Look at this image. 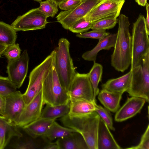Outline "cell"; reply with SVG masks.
<instances>
[{"label": "cell", "instance_id": "cell-1", "mask_svg": "<svg viewBox=\"0 0 149 149\" xmlns=\"http://www.w3.org/2000/svg\"><path fill=\"white\" fill-rule=\"evenodd\" d=\"M118 19V28L113 52L111 55V66L117 71L122 72L131 65L132 55L130 25L128 17L121 14Z\"/></svg>", "mask_w": 149, "mask_h": 149}, {"label": "cell", "instance_id": "cell-2", "mask_svg": "<svg viewBox=\"0 0 149 149\" xmlns=\"http://www.w3.org/2000/svg\"><path fill=\"white\" fill-rule=\"evenodd\" d=\"M100 117L94 111L86 115L73 117L68 114L61 118L65 127L72 129L82 136L88 149H97V139Z\"/></svg>", "mask_w": 149, "mask_h": 149}, {"label": "cell", "instance_id": "cell-3", "mask_svg": "<svg viewBox=\"0 0 149 149\" xmlns=\"http://www.w3.org/2000/svg\"><path fill=\"white\" fill-rule=\"evenodd\" d=\"M70 46L69 41L61 38L58 41V46L50 54L59 81L67 91L77 73L70 54Z\"/></svg>", "mask_w": 149, "mask_h": 149}, {"label": "cell", "instance_id": "cell-4", "mask_svg": "<svg viewBox=\"0 0 149 149\" xmlns=\"http://www.w3.org/2000/svg\"><path fill=\"white\" fill-rule=\"evenodd\" d=\"M149 35L146 29L145 18L140 14L133 25L130 70L139 65L144 56L149 52Z\"/></svg>", "mask_w": 149, "mask_h": 149}, {"label": "cell", "instance_id": "cell-5", "mask_svg": "<svg viewBox=\"0 0 149 149\" xmlns=\"http://www.w3.org/2000/svg\"><path fill=\"white\" fill-rule=\"evenodd\" d=\"M130 85L127 92L130 96L140 97L149 102V52L140 64L132 69Z\"/></svg>", "mask_w": 149, "mask_h": 149}, {"label": "cell", "instance_id": "cell-6", "mask_svg": "<svg viewBox=\"0 0 149 149\" xmlns=\"http://www.w3.org/2000/svg\"><path fill=\"white\" fill-rule=\"evenodd\" d=\"M42 91L44 104L57 105L70 102L68 92L61 85L53 65L43 82Z\"/></svg>", "mask_w": 149, "mask_h": 149}, {"label": "cell", "instance_id": "cell-7", "mask_svg": "<svg viewBox=\"0 0 149 149\" xmlns=\"http://www.w3.org/2000/svg\"><path fill=\"white\" fill-rule=\"evenodd\" d=\"M53 65V57L50 54L31 72L28 87L25 92L23 94L26 105L42 90L43 82Z\"/></svg>", "mask_w": 149, "mask_h": 149}, {"label": "cell", "instance_id": "cell-8", "mask_svg": "<svg viewBox=\"0 0 149 149\" xmlns=\"http://www.w3.org/2000/svg\"><path fill=\"white\" fill-rule=\"evenodd\" d=\"M47 18L38 8H33L18 16L11 25L16 32L42 29L48 23Z\"/></svg>", "mask_w": 149, "mask_h": 149}, {"label": "cell", "instance_id": "cell-9", "mask_svg": "<svg viewBox=\"0 0 149 149\" xmlns=\"http://www.w3.org/2000/svg\"><path fill=\"white\" fill-rule=\"evenodd\" d=\"M101 0H82L73 9L61 12L56 18L65 29L69 27L78 20L85 17Z\"/></svg>", "mask_w": 149, "mask_h": 149}, {"label": "cell", "instance_id": "cell-10", "mask_svg": "<svg viewBox=\"0 0 149 149\" xmlns=\"http://www.w3.org/2000/svg\"><path fill=\"white\" fill-rule=\"evenodd\" d=\"M70 99L96 102L88 73H77L68 91Z\"/></svg>", "mask_w": 149, "mask_h": 149}, {"label": "cell", "instance_id": "cell-11", "mask_svg": "<svg viewBox=\"0 0 149 149\" xmlns=\"http://www.w3.org/2000/svg\"><path fill=\"white\" fill-rule=\"evenodd\" d=\"M125 1V0H101L85 17L92 22L110 17L117 18Z\"/></svg>", "mask_w": 149, "mask_h": 149}, {"label": "cell", "instance_id": "cell-12", "mask_svg": "<svg viewBox=\"0 0 149 149\" xmlns=\"http://www.w3.org/2000/svg\"><path fill=\"white\" fill-rule=\"evenodd\" d=\"M29 60L27 51L25 49L18 58L8 61L6 71L8 77L17 88L21 87L26 76Z\"/></svg>", "mask_w": 149, "mask_h": 149}, {"label": "cell", "instance_id": "cell-13", "mask_svg": "<svg viewBox=\"0 0 149 149\" xmlns=\"http://www.w3.org/2000/svg\"><path fill=\"white\" fill-rule=\"evenodd\" d=\"M26 106L23 94L17 90L6 97L3 116L16 126Z\"/></svg>", "mask_w": 149, "mask_h": 149}, {"label": "cell", "instance_id": "cell-14", "mask_svg": "<svg viewBox=\"0 0 149 149\" xmlns=\"http://www.w3.org/2000/svg\"><path fill=\"white\" fill-rule=\"evenodd\" d=\"M43 104L42 90L29 103L26 105L17 126L22 128L39 118Z\"/></svg>", "mask_w": 149, "mask_h": 149}, {"label": "cell", "instance_id": "cell-15", "mask_svg": "<svg viewBox=\"0 0 149 149\" xmlns=\"http://www.w3.org/2000/svg\"><path fill=\"white\" fill-rule=\"evenodd\" d=\"M146 101L143 98L131 97L116 112L115 120L121 122L133 117L141 110Z\"/></svg>", "mask_w": 149, "mask_h": 149}, {"label": "cell", "instance_id": "cell-16", "mask_svg": "<svg viewBox=\"0 0 149 149\" xmlns=\"http://www.w3.org/2000/svg\"><path fill=\"white\" fill-rule=\"evenodd\" d=\"M15 125L0 115V149H3L14 137L20 138L22 133Z\"/></svg>", "mask_w": 149, "mask_h": 149}, {"label": "cell", "instance_id": "cell-17", "mask_svg": "<svg viewBox=\"0 0 149 149\" xmlns=\"http://www.w3.org/2000/svg\"><path fill=\"white\" fill-rule=\"evenodd\" d=\"M97 149H120L109 128L100 118L97 139Z\"/></svg>", "mask_w": 149, "mask_h": 149}, {"label": "cell", "instance_id": "cell-18", "mask_svg": "<svg viewBox=\"0 0 149 149\" xmlns=\"http://www.w3.org/2000/svg\"><path fill=\"white\" fill-rule=\"evenodd\" d=\"M131 79L132 71L130 70L122 76L108 80L102 85V89L123 94L129 89Z\"/></svg>", "mask_w": 149, "mask_h": 149}, {"label": "cell", "instance_id": "cell-19", "mask_svg": "<svg viewBox=\"0 0 149 149\" xmlns=\"http://www.w3.org/2000/svg\"><path fill=\"white\" fill-rule=\"evenodd\" d=\"M116 36V33H110L99 40L98 43L94 48L82 54V58L86 61H95L97 54L102 49L108 50L114 47Z\"/></svg>", "mask_w": 149, "mask_h": 149}, {"label": "cell", "instance_id": "cell-20", "mask_svg": "<svg viewBox=\"0 0 149 149\" xmlns=\"http://www.w3.org/2000/svg\"><path fill=\"white\" fill-rule=\"evenodd\" d=\"M95 103L96 102L70 99L68 115L71 116L78 117L89 114L95 111Z\"/></svg>", "mask_w": 149, "mask_h": 149}, {"label": "cell", "instance_id": "cell-21", "mask_svg": "<svg viewBox=\"0 0 149 149\" xmlns=\"http://www.w3.org/2000/svg\"><path fill=\"white\" fill-rule=\"evenodd\" d=\"M122 94L102 89L98 94V98L105 108L113 113L116 112L120 107Z\"/></svg>", "mask_w": 149, "mask_h": 149}, {"label": "cell", "instance_id": "cell-22", "mask_svg": "<svg viewBox=\"0 0 149 149\" xmlns=\"http://www.w3.org/2000/svg\"><path fill=\"white\" fill-rule=\"evenodd\" d=\"M59 149H88L84 138L77 132L56 141Z\"/></svg>", "mask_w": 149, "mask_h": 149}, {"label": "cell", "instance_id": "cell-23", "mask_svg": "<svg viewBox=\"0 0 149 149\" xmlns=\"http://www.w3.org/2000/svg\"><path fill=\"white\" fill-rule=\"evenodd\" d=\"M54 121L40 118L22 128L32 138L36 139L44 135Z\"/></svg>", "mask_w": 149, "mask_h": 149}, {"label": "cell", "instance_id": "cell-24", "mask_svg": "<svg viewBox=\"0 0 149 149\" xmlns=\"http://www.w3.org/2000/svg\"><path fill=\"white\" fill-rule=\"evenodd\" d=\"M75 132H77L72 129L61 125L54 120L41 137L46 142H52L56 139L67 136Z\"/></svg>", "mask_w": 149, "mask_h": 149}, {"label": "cell", "instance_id": "cell-25", "mask_svg": "<svg viewBox=\"0 0 149 149\" xmlns=\"http://www.w3.org/2000/svg\"><path fill=\"white\" fill-rule=\"evenodd\" d=\"M46 104L42 109L40 118L55 120L56 118L64 116L69 113L70 102L66 104L57 105Z\"/></svg>", "mask_w": 149, "mask_h": 149}, {"label": "cell", "instance_id": "cell-26", "mask_svg": "<svg viewBox=\"0 0 149 149\" xmlns=\"http://www.w3.org/2000/svg\"><path fill=\"white\" fill-rule=\"evenodd\" d=\"M17 38L16 32L11 25L0 21V44L10 45L15 43Z\"/></svg>", "mask_w": 149, "mask_h": 149}, {"label": "cell", "instance_id": "cell-27", "mask_svg": "<svg viewBox=\"0 0 149 149\" xmlns=\"http://www.w3.org/2000/svg\"><path fill=\"white\" fill-rule=\"evenodd\" d=\"M93 62V65L88 74L93 89L94 98L96 100V97L100 92L98 86L102 80L103 67L101 64L95 61Z\"/></svg>", "mask_w": 149, "mask_h": 149}, {"label": "cell", "instance_id": "cell-28", "mask_svg": "<svg viewBox=\"0 0 149 149\" xmlns=\"http://www.w3.org/2000/svg\"><path fill=\"white\" fill-rule=\"evenodd\" d=\"M118 22V19L113 17L101 19L93 22L92 30H105L113 28Z\"/></svg>", "mask_w": 149, "mask_h": 149}, {"label": "cell", "instance_id": "cell-29", "mask_svg": "<svg viewBox=\"0 0 149 149\" xmlns=\"http://www.w3.org/2000/svg\"><path fill=\"white\" fill-rule=\"evenodd\" d=\"M39 2L40 5L38 9L47 17H53L57 13L58 6L52 0H46Z\"/></svg>", "mask_w": 149, "mask_h": 149}, {"label": "cell", "instance_id": "cell-30", "mask_svg": "<svg viewBox=\"0 0 149 149\" xmlns=\"http://www.w3.org/2000/svg\"><path fill=\"white\" fill-rule=\"evenodd\" d=\"M16 86L8 77L0 75V95L6 97L17 91Z\"/></svg>", "mask_w": 149, "mask_h": 149}, {"label": "cell", "instance_id": "cell-31", "mask_svg": "<svg viewBox=\"0 0 149 149\" xmlns=\"http://www.w3.org/2000/svg\"><path fill=\"white\" fill-rule=\"evenodd\" d=\"M93 22L87 20L84 17L77 20L68 30L77 34L84 33L91 29Z\"/></svg>", "mask_w": 149, "mask_h": 149}, {"label": "cell", "instance_id": "cell-32", "mask_svg": "<svg viewBox=\"0 0 149 149\" xmlns=\"http://www.w3.org/2000/svg\"><path fill=\"white\" fill-rule=\"evenodd\" d=\"M95 111L98 114L107 127L111 130L114 131L115 129L113 126L112 118L110 111L101 106L95 104Z\"/></svg>", "mask_w": 149, "mask_h": 149}, {"label": "cell", "instance_id": "cell-33", "mask_svg": "<svg viewBox=\"0 0 149 149\" xmlns=\"http://www.w3.org/2000/svg\"><path fill=\"white\" fill-rule=\"evenodd\" d=\"M21 51L19 44L15 43L8 46L3 55L7 58L8 61L13 60L19 57Z\"/></svg>", "mask_w": 149, "mask_h": 149}, {"label": "cell", "instance_id": "cell-34", "mask_svg": "<svg viewBox=\"0 0 149 149\" xmlns=\"http://www.w3.org/2000/svg\"><path fill=\"white\" fill-rule=\"evenodd\" d=\"M110 34L105 30H93L84 33L77 34L76 36L80 38H89L100 40Z\"/></svg>", "mask_w": 149, "mask_h": 149}, {"label": "cell", "instance_id": "cell-35", "mask_svg": "<svg viewBox=\"0 0 149 149\" xmlns=\"http://www.w3.org/2000/svg\"><path fill=\"white\" fill-rule=\"evenodd\" d=\"M127 148L131 149H149V124L143 135L138 145Z\"/></svg>", "mask_w": 149, "mask_h": 149}, {"label": "cell", "instance_id": "cell-36", "mask_svg": "<svg viewBox=\"0 0 149 149\" xmlns=\"http://www.w3.org/2000/svg\"><path fill=\"white\" fill-rule=\"evenodd\" d=\"M42 146L33 140H30L16 143L13 148L16 149H35L41 148Z\"/></svg>", "mask_w": 149, "mask_h": 149}, {"label": "cell", "instance_id": "cell-37", "mask_svg": "<svg viewBox=\"0 0 149 149\" xmlns=\"http://www.w3.org/2000/svg\"><path fill=\"white\" fill-rule=\"evenodd\" d=\"M82 1V0H66L61 3L58 6L60 9L68 11L74 8Z\"/></svg>", "mask_w": 149, "mask_h": 149}, {"label": "cell", "instance_id": "cell-38", "mask_svg": "<svg viewBox=\"0 0 149 149\" xmlns=\"http://www.w3.org/2000/svg\"><path fill=\"white\" fill-rule=\"evenodd\" d=\"M41 149H59L57 142H47L42 146Z\"/></svg>", "mask_w": 149, "mask_h": 149}, {"label": "cell", "instance_id": "cell-39", "mask_svg": "<svg viewBox=\"0 0 149 149\" xmlns=\"http://www.w3.org/2000/svg\"><path fill=\"white\" fill-rule=\"evenodd\" d=\"M6 97L0 95V114L4 116L5 113Z\"/></svg>", "mask_w": 149, "mask_h": 149}, {"label": "cell", "instance_id": "cell-40", "mask_svg": "<svg viewBox=\"0 0 149 149\" xmlns=\"http://www.w3.org/2000/svg\"><path fill=\"white\" fill-rule=\"evenodd\" d=\"M145 6L146 11V16L145 18V24L147 32L149 34V5L147 3Z\"/></svg>", "mask_w": 149, "mask_h": 149}, {"label": "cell", "instance_id": "cell-41", "mask_svg": "<svg viewBox=\"0 0 149 149\" xmlns=\"http://www.w3.org/2000/svg\"><path fill=\"white\" fill-rule=\"evenodd\" d=\"M135 1L140 6H144L147 3V0H135Z\"/></svg>", "mask_w": 149, "mask_h": 149}, {"label": "cell", "instance_id": "cell-42", "mask_svg": "<svg viewBox=\"0 0 149 149\" xmlns=\"http://www.w3.org/2000/svg\"><path fill=\"white\" fill-rule=\"evenodd\" d=\"M8 46L0 44V55H2Z\"/></svg>", "mask_w": 149, "mask_h": 149}, {"label": "cell", "instance_id": "cell-43", "mask_svg": "<svg viewBox=\"0 0 149 149\" xmlns=\"http://www.w3.org/2000/svg\"><path fill=\"white\" fill-rule=\"evenodd\" d=\"M58 6L61 3L66 0H52Z\"/></svg>", "mask_w": 149, "mask_h": 149}, {"label": "cell", "instance_id": "cell-44", "mask_svg": "<svg viewBox=\"0 0 149 149\" xmlns=\"http://www.w3.org/2000/svg\"><path fill=\"white\" fill-rule=\"evenodd\" d=\"M35 1H38V2H40V1H42L43 0H33Z\"/></svg>", "mask_w": 149, "mask_h": 149}, {"label": "cell", "instance_id": "cell-45", "mask_svg": "<svg viewBox=\"0 0 149 149\" xmlns=\"http://www.w3.org/2000/svg\"><path fill=\"white\" fill-rule=\"evenodd\" d=\"M1 55H0V58H1Z\"/></svg>", "mask_w": 149, "mask_h": 149}]
</instances>
